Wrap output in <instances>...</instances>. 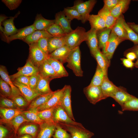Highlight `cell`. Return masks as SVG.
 Listing matches in <instances>:
<instances>
[{
    "instance_id": "6f0895ef",
    "label": "cell",
    "mask_w": 138,
    "mask_h": 138,
    "mask_svg": "<svg viewBox=\"0 0 138 138\" xmlns=\"http://www.w3.org/2000/svg\"><path fill=\"white\" fill-rule=\"evenodd\" d=\"M126 57L127 59L131 61H133L137 58L135 53L132 52H130L128 53L126 55Z\"/></svg>"
},
{
    "instance_id": "d6986e66",
    "label": "cell",
    "mask_w": 138,
    "mask_h": 138,
    "mask_svg": "<svg viewBox=\"0 0 138 138\" xmlns=\"http://www.w3.org/2000/svg\"><path fill=\"white\" fill-rule=\"evenodd\" d=\"M134 97L128 93L124 89L118 87L117 89L111 97L122 107Z\"/></svg>"
},
{
    "instance_id": "d4e9b609",
    "label": "cell",
    "mask_w": 138,
    "mask_h": 138,
    "mask_svg": "<svg viewBox=\"0 0 138 138\" xmlns=\"http://www.w3.org/2000/svg\"><path fill=\"white\" fill-rule=\"evenodd\" d=\"M47 60L55 71L58 78L67 77L68 74L63 64L57 60L49 57Z\"/></svg>"
},
{
    "instance_id": "e575fe53",
    "label": "cell",
    "mask_w": 138,
    "mask_h": 138,
    "mask_svg": "<svg viewBox=\"0 0 138 138\" xmlns=\"http://www.w3.org/2000/svg\"><path fill=\"white\" fill-rule=\"evenodd\" d=\"M38 128L34 124H28L20 127L17 133L20 135L28 134L31 135L34 138H36L38 134Z\"/></svg>"
},
{
    "instance_id": "7a4b0ae2",
    "label": "cell",
    "mask_w": 138,
    "mask_h": 138,
    "mask_svg": "<svg viewBox=\"0 0 138 138\" xmlns=\"http://www.w3.org/2000/svg\"><path fill=\"white\" fill-rule=\"evenodd\" d=\"M80 61V52L79 47H78L71 52L67 61L66 66L72 70L76 76L80 77L83 76Z\"/></svg>"
},
{
    "instance_id": "7dc6e473",
    "label": "cell",
    "mask_w": 138,
    "mask_h": 138,
    "mask_svg": "<svg viewBox=\"0 0 138 138\" xmlns=\"http://www.w3.org/2000/svg\"><path fill=\"white\" fill-rule=\"evenodd\" d=\"M54 138H71L70 134L57 124L56 129L53 135Z\"/></svg>"
},
{
    "instance_id": "9a60e30c",
    "label": "cell",
    "mask_w": 138,
    "mask_h": 138,
    "mask_svg": "<svg viewBox=\"0 0 138 138\" xmlns=\"http://www.w3.org/2000/svg\"><path fill=\"white\" fill-rule=\"evenodd\" d=\"M57 123L44 122L40 125V130L36 138H51L56 129Z\"/></svg>"
},
{
    "instance_id": "be15d7a7",
    "label": "cell",
    "mask_w": 138,
    "mask_h": 138,
    "mask_svg": "<svg viewBox=\"0 0 138 138\" xmlns=\"http://www.w3.org/2000/svg\"><path fill=\"white\" fill-rule=\"evenodd\" d=\"M134 66L138 68V59H137L135 63H134Z\"/></svg>"
},
{
    "instance_id": "836d02e7",
    "label": "cell",
    "mask_w": 138,
    "mask_h": 138,
    "mask_svg": "<svg viewBox=\"0 0 138 138\" xmlns=\"http://www.w3.org/2000/svg\"><path fill=\"white\" fill-rule=\"evenodd\" d=\"M65 45V42L64 37H53L49 38L48 40V50L49 54Z\"/></svg>"
},
{
    "instance_id": "f5cc1de1",
    "label": "cell",
    "mask_w": 138,
    "mask_h": 138,
    "mask_svg": "<svg viewBox=\"0 0 138 138\" xmlns=\"http://www.w3.org/2000/svg\"><path fill=\"white\" fill-rule=\"evenodd\" d=\"M39 77V73L30 77L29 87L31 89L35 90L37 84Z\"/></svg>"
},
{
    "instance_id": "44dd1931",
    "label": "cell",
    "mask_w": 138,
    "mask_h": 138,
    "mask_svg": "<svg viewBox=\"0 0 138 138\" xmlns=\"http://www.w3.org/2000/svg\"><path fill=\"white\" fill-rule=\"evenodd\" d=\"M22 110L19 109H11L0 107L1 117L4 122L9 123L17 116L22 114Z\"/></svg>"
},
{
    "instance_id": "f1b7e54d",
    "label": "cell",
    "mask_w": 138,
    "mask_h": 138,
    "mask_svg": "<svg viewBox=\"0 0 138 138\" xmlns=\"http://www.w3.org/2000/svg\"><path fill=\"white\" fill-rule=\"evenodd\" d=\"M124 20V17L122 14L117 19L111 31L119 37L126 40H128V38L126 31L123 25Z\"/></svg>"
},
{
    "instance_id": "cb8c5ba5",
    "label": "cell",
    "mask_w": 138,
    "mask_h": 138,
    "mask_svg": "<svg viewBox=\"0 0 138 138\" xmlns=\"http://www.w3.org/2000/svg\"><path fill=\"white\" fill-rule=\"evenodd\" d=\"M98 14L104 20L107 28L111 29L112 30L117 19L112 16L110 11L104 6L98 12Z\"/></svg>"
},
{
    "instance_id": "9f6ffc18",
    "label": "cell",
    "mask_w": 138,
    "mask_h": 138,
    "mask_svg": "<svg viewBox=\"0 0 138 138\" xmlns=\"http://www.w3.org/2000/svg\"><path fill=\"white\" fill-rule=\"evenodd\" d=\"M8 133L9 131L7 128L1 125L0 126V138H5Z\"/></svg>"
},
{
    "instance_id": "8992f818",
    "label": "cell",
    "mask_w": 138,
    "mask_h": 138,
    "mask_svg": "<svg viewBox=\"0 0 138 138\" xmlns=\"http://www.w3.org/2000/svg\"><path fill=\"white\" fill-rule=\"evenodd\" d=\"M124 40L125 39L118 37L111 31L108 41L102 48V52L110 60L118 45Z\"/></svg>"
},
{
    "instance_id": "f907efd6",
    "label": "cell",
    "mask_w": 138,
    "mask_h": 138,
    "mask_svg": "<svg viewBox=\"0 0 138 138\" xmlns=\"http://www.w3.org/2000/svg\"><path fill=\"white\" fill-rule=\"evenodd\" d=\"M2 1L10 10L16 9L22 2L21 0H2Z\"/></svg>"
},
{
    "instance_id": "816d5d0a",
    "label": "cell",
    "mask_w": 138,
    "mask_h": 138,
    "mask_svg": "<svg viewBox=\"0 0 138 138\" xmlns=\"http://www.w3.org/2000/svg\"><path fill=\"white\" fill-rule=\"evenodd\" d=\"M29 78L30 77L21 75L16 78L12 82H14L25 85L29 87Z\"/></svg>"
},
{
    "instance_id": "ee69618b",
    "label": "cell",
    "mask_w": 138,
    "mask_h": 138,
    "mask_svg": "<svg viewBox=\"0 0 138 138\" xmlns=\"http://www.w3.org/2000/svg\"><path fill=\"white\" fill-rule=\"evenodd\" d=\"M121 107L122 111H138V98L135 96Z\"/></svg>"
},
{
    "instance_id": "3957f363",
    "label": "cell",
    "mask_w": 138,
    "mask_h": 138,
    "mask_svg": "<svg viewBox=\"0 0 138 138\" xmlns=\"http://www.w3.org/2000/svg\"><path fill=\"white\" fill-rule=\"evenodd\" d=\"M57 124L69 132L71 138H91L94 135L93 132L85 128L62 123L59 122Z\"/></svg>"
},
{
    "instance_id": "52a82bcc",
    "label": "cell",
    "mask_w": 138,
    "mask_h": 138,
    "mask_svg": "<svg viewBox=\"0 0 138 138\" xmlns=\"http://www.w3.org/2000/svg\"><path fill=\"white\" fill-rule=\"evenodd\" d=\"M83 91L88 100L93 104H95L100 101L106 99L100 86L88 85L84 88Z\"/></svg>"
},
{
    "instance_id": "5b68a950",
    "label": "cell",
    "mask_w": 138,
    "mask_h": 138,
    "mask_svg": "<svg viewBox=\"0 0 138 138\" xmlns=\"http://www.w3.org/2000/svg\"><path fill=\"white\" fill-rule=\"evenodd\" d=\"M96 2V1L95 0H89L85 2L77 1L71 7L77 11L82 17V23H84L88 20L89 13Z\"/></svg>"
},
{
    "instance_id": "94428289",
    "label": "cell",
    "mask_w": 138,
    "mask_h": 138,
    "mask_svg": "<svg viewBox=\"0 0 138 138\" xmlns=\"http://www.w3.org/2000/svg\"><path fill=\"white\" fill-rule=\"evenodd\" d=\"M130 52H133L136 54L137 57H138V45H135L129 50Z\"/></svg>"
},
{
    "instance_id": "ac0fdd59",
    "label": "cell",
    "mask_w": 138,
    "mask_h": 138,
    "mask_svg": "<svg viewBox=\"0 0 138 138\" xmlns=\"http://www.w3.org/2000/svg\"><path fill=\"white\" fill-rule=\"evenodd\" d=\"M13 82L14 85L18 88L22 96L29 103L33 99L40 95L35 90L31 89L27 86Z\"/></svg>"
},
{
    "instance_id": "5bb4252c",
    "label": "cell",
    "mask_w": 138,
    "mask_h": 138,
    "mask_svg": "<svg viewBox=\"0 0 138 138\" xmlns=\"http://www.w3.org/2000/svg\"><path fill=\"white\" fill-rule=\"evenodd\" d=\"M72 50L66 46L65 45L50 53L49 57L58 60L63 64L67 62L68 57Z\"/></svg>"
},
{
    "instance_id": "ab89813d",
    "label": "cell",
    "mask_w": 138,
    "mask_h": 138,
    "mask_svg": "<svg viewBox=\"0 0 138 138\" xmlns=\"http://www.w3.org/2000/svg\"><path fill=\"white\" fill-rule=\"evenodd\" d=\"M45 30L54 37H64L67 34L59 26L55 23L50 26Z\"/></svg>"
},
{
    "instance_id": "277c9868",
    "label": "cell",
    "mask_w": 138,
    "mask_h": 138,
    "mask_svg": "<svg viewBox=\"0 0 138 138\" xmlns=\"http://www.w3.org/2000/svg\"><path fill=\"white\" fill-rule=\"evenodd\" d=\"M29 45V55L28 58L31 63L38 68L49 57L39 47L37 42Z\"/></svg>"
},
{
    "instance_id": "680465c9",
    "label": "cell",
    "mask_w": 138,
    "mask_h": 138,
    "mask_svg": "<svg viewBox=\"0 0 138 138\" xmlns=\"http://www.w3.org/2000/svg\"><path fill=\"white\" fill-rule=\"evenodd\" d=\"M128 25L134 31L138 34V25L133 22H130L127 23Z\"/></svg>"
},
{
    "instance_id": "60d3db41",
    "label": "cell",
    "mask_w": 138,
    "mask_h": 138,
    "mask_svg": "<svg viewBox=\"0 0 138 138\" xmlns=\"http://www.w3.org/2000/svg\"><path fill=\"white\" fill-rule=\"evenodd\" d=\"M29 122L22 115L20 114L15 117L9 123L13 126L15 133L16 134L17 133L18 130L22 123Z\"/></svg>"
},
{
    "instance_id": "7c38bea8",
    "label": "cell",
    "mask_w": 138,
    "mask_h": 138,
    "mask_svg": "<svg viewBox=\"0 0 138 138\" xmlns=\"http://www.w3.org/2000/svg\"><path fill=\"white\" fill-rule=\"evenodd\" d=\"M36 30L33 24L19 30L16 34L9 37H4L3 40L7 42L16 39L23 40L28 36Z\"/></svg>"
},
{
    "instance_id": "db71d44e",
    "label": "cell",
    "mask_w": 138,
    "mask_h": 138,
    "mask_svg": "<svg viewBox=\"0 0 138 138\" xmlns=\"http://www.w3.org/2000/svg\"><path fill=\"white\" fill-rule=\"evenodd\" d=\"M120 0H105L104 6L111 11L120 2Z\"/></svg>"
},
{
    "instance_id": "f35d334b",
    "label": "cell",
    "mask_w": 138,
    "mask_h": 138,
    "mask_svg": "<svg viewBox=\"0 0 138 138\" xmlns=\"http://www.w3.org/2000/svg\"><path fill=\"white\" fill-rule=\"evenodd\" d=\"M105 76L103 71L97 64L95 74L90 84V86H100Z\"/></svg>"
},
{
    "instance_id": "d590c367",
    "label": "cell",
    "mask_w": 138,
    "mask_h": 138,
    "mask_svg": "<svg viewBox=\"0 0 138 138\" xmlns=\"http://www.w3.org/2000/svg\"><path fill=\"white\" fill-rule=\"evenodd\" d=\"M37 111L36 109L28 110L26 111L22 110V114L27 120L39 125L44 122L41 120L38 116Z\"/></svg>"
},
{
    "instance_id": "b9f144b4",
    "label": "cell",
    "mask_w": 138,
    "mask_h": 138,
    "mask_svg": "<svg viewBox=\"0 0 138 138\" xmlns=\"http://www.w3.org/2000/svg\"><path fill=\"white\" fill-rule=\"evenodd\" d=\"M123 25L126 32L128 40L132 41L135 45H138V34L130 27L125 20Z\"/></svg>"
},
{
    "instance_id": "e7e4bbea",
    "label": "cell",
    "mask_w": 138,
    "mask_h": 138,
    "mask_svg": "<svg viewBox=\"0 0 138 138\" xmlns=\"http://www.w3.org/2000/svg\"></svg>"
},
{
    "instance_id": "ffe728a7",
    "label": "cell",
    "mask_w": 138,
    "mask_h": 138,
    "mask_svg": "<svg viewBox=\"0 0 138 138\" xmlns=\"http://www.w3.org/2000/svg\"><path fill=\"white\" fill-rule=\"evenodd\" d=\"M52 79L39 74V79L35 90L40 95L48 94L52 92L53 91L49 86L50 82Z\"/></svg>"
},
{
    "instance_id": "83f0119b",
    "label": "cell",
    "mask_w": 138,
    "mask_h": 138,
    "mask_svg": "<svg viewBox=\"0 0 138 138\" xmlns=\"http://www.w3.org/2000/svg\"><path fill=\"white\" fill-rule=\"evenodd\" d=\"M55 23V20H49L44 18L41 14H38L33 24L36 30H45Z\"/></svg>"
},
{
    "instance_id": "6125c7cd",
    "label": "cell",
    "mask_w": 138,
    "mask_h": 138,
    "mask_svg": "<svg viewBox=\"0 0 138 138\" xmlns=\"http://www.w3.org/2000/svg\"><path fill=\"white\" fill-rule=\"evenodd\" d=\"M18 138H34L31 135L28 134H25L21 135Z\"/></svg>"
},
{
    "instance_id": "484cf974",
    "label": "cell",
    "mask_w": 138,
    "mask_h": 138,
    "mask_svg": "<svg viewBox=\"0 0 138 138\" xmlns=\"http://www.w3.org/2000/svg\"><path fill=\"white\" fill-rule=\"evenodd\" d=\"M38 69L39 73L43 76L52 79L58 78L54 69L47 59L40 65Z\"/></svg>"
},
{
    "instance_id": "9c48e42d",
    "label": "cell",
    "mask_w": 138,
    "mask_h": 138,
    "mask_svg": "<svg viewBox=\"0 0 138 138\" xmlns=\"http://www.w3.org/2000/svg\"><path fill=\"white\" fill-rule=\"evenodd\" d=\"M65 88V85L62 89L55 91L52 96L45 103L36 109L37 111H40L55 108L60 105Z\"/></svg>"
},
{
    "instance_id": "8d00e7d4",
    "label": "cell",
    "mask_w": 138,
    "mask_h": 138,
    "mask_svg": "<svg viewBox=\"0 0 138 138\" xmlns=\"http://www.w3.org/2000/svg\"><path fill=\"white\" fill-rule=\"evenodd\" d=\"M111 31V29L107 28L97 31V36L99 49L102 48L108 41Z\"/></svg>"
},
{
    "instance_id": "4dcf8cb0",
    "label": "cell",
    "mask_w": 138,
    "mask_h": 138,
    "mask_svg": "<svg viewBox=\"0 0 138 138\" xmlns=\"http://www.w3.org/2000/svg\"><path fill=\"white\" fill-rule=\"evenodd\" d=\"M55 91L46 94L40 95L33 99L29 103L28 110L36 109L45 103L52 96Z\"/></svg>"
},
{
    "instance_id": "74e56055",
    "label": "cell",
    "mask_w": 138,
    "mask_h": 138,
    "mask_svg": "<svg viewBox=\"0 0 138 138\" xmlns=\"http://www.w3.org/2000/svg\"><path fill=\"white\" fill-rule=\"evenodd\" d=\"M55 108L37 111V114L40 119L44 122L56 124L53 117V112Z\"/></svg>"
},
{
    "instance_id": "4fadbf2b",
    "label": "cell",
    "mask_w": 138,
    "mask_h": 138,
    "mask_svg": "<svg viewBox=\"0 0 138 138\" xmlns=\"http://www.w3.org/2000/svg\"><path fill=\"white\" fill-rule=\"evenodd\" d=\"M0 75L1 78L6 82L11 88L12 94L10 99H12L18 96L22 95L18 88L14 85L12 81L6 67L3 65H0Z\"/></svg>"
},
{
    "instance_id": "8fae6325",
    "label": "cell",
    "mask_w": 138,
    "mask_h": 138,
    "mask_svg": "<svg viewBox=\"0 0 138 138\" xmlns=\"http://www.w3.org/2000/svg\"><path fill=\"white\" fill-rule=\"evenodd\" d=\"M17 70L18 71L17 73L9 75L12 81L16 78L20 76L30 77L39 73L38 68L34 65L28 59L25 65L23 66L18 68Z\"/></svg>"
},
{
    "instance_id": "bcb514c9",
    "label": "cell",
    "mask_w": 138,
    "mask_h": 138,
    "mask_svg": "<svg viewBox=\"0 0 138 138\" xmlns=\"http://www.w3.org/2000/svg\"><path fill=\"white\" fill-rule=\"evenodd\" d=\"M1 96L0 107L11 109H18L12 99L6 97L1 95Z\"/></svg>"
},
{
    "instance_id": "7bdbcfd3",
    "label": "cell",
    "mask_w": 138,
    "mask_h": 138,
    "mask_svg": "<svg viewBox=\"0 0 138 138\" xmlns=\"http://www.w3.org/2000/svg\"><path fill=\"white\" fill-rule=\"evenodd\" d=\"M63 12L67 18L70 20L74 19L82 20V17L77 11L71 7L64 8Z\"/></svg>"
},
{
    "instance_id": "603a6c76",
    "label": "cell",
    "mask_w": 138,
    "mask_h": 138,
    "mask_svg": "<svg viewBox=\"0 0 138 138\" xmlns=\"http://www.w3.org/2000/svg\"><path fill=\"white\" fill-rule=\"evenodd\" d=\"M53 37L45 30H36L28 36L23 41L29 45L37 42L41 38H49Z\"/></svg>"
},
{
    "instance_id": "681fc988",
    "label": "cell",
    "mask_w": 138,
    "mask_h": 138,
    "mask_svg": "<svg viewBox=\"0 0 138 138\" xmlns=\"http://www.w3.org/2000/svg\"><path fill=\"white\" fill-rule=\"evenodd\" d=\"M49 39L46 38H42L40 39L37 42L39 48L48 56L49 55V54L48 50Z\"/></svg>"
},
{
    "instance_id": "6da1fadb",
    "label": "cell",
    "mask_w": 138,
    "mask_h": 138,
    "mask_svg": "<svg viewBox=\"0 0 138 138\" xmlns=\"http://www.w3.org/2000/svg\"><path fill=\"white\" fill-rule=\"evenodd\" d=\"M65 45L73 50L78 47L83 41H87V35L83 27H78L64 37Z\"/></svg>"
},
{
    "instance_id": "7402d4cb",
    "label": "cell",
    "mask_w": 138,
    "mask_h": 138,
    "mask_svg": "<svg viewBox=\"0 0 138 138\" xmlns=\"http://www.w3.org/2000/svg\"><path fill=\"white\" fill-rule=\"evenodd\" d=\"M100 87L106 98L109 97H111L118 87L110 81L107 76H105Z\"/></svg>"
},
{
    "instance_id": "91938a15",
    "label": "cell",
    "mask_w": 138,
    "mask_h": 138,
    "mask_svg": "<svg viewBox=\"0 0 138 138\" xmlns=\"http://www.w3.org/2000/svg\"><path fill=\"white\" fill-rule=\"evenodd\" d=\"M8 18L5 16L1 15L0 16V29L1 32L3 33L4 32V28L2 27V24L3 21L6 19Z\"/></svg>"
},
{
    "instance_id": "4316f807",
    "label": "cell",
    "mask_w": 138,
    "mask_h": 138,
    "mask_svg": "<svg viewBox=\"0 0 138 138\" xmlns=\"http://www.w3.org/2000/svg\"><path fill=\"white\" fill-rule=\"evenodd\" d=\"M17 14L14 17H10L9 19H6L2 23L4 26V32L3 33L4 37H9L16 33L19 31L15 27L14 20L18 14Z\"/></svg>"
},
{
    "instance_id": "2e32d148",
    "label": "cell",
    "mask_w": 138,
    "mask_h": 138,
    "mask_svg": "<svg viewBox=\"0 0 138 138\" xmlns=\"http://www.w3.org/2000/svg\"><path fill=\"white\" fill-rule=\"evenodd\" d=\"M55 17V23L59 26L66 34L73 30L71 26V20L67 18L63 11L56 13Z\"/></svg>"
},
{
    "instance_id": "f546056e",
    "label": "cell",
    "mask_w": 138,
    "mask_h": 138,
    "mask_svg": "<svg viewBox=\"0 0 138 138\" xmlns=\"http://www.w3.org/2000/svg\"><path fill=\"white\" fill-rule=\"evenodd\" d=\"M98 64L101 68L105 76H107V71L110 64V61L106 56L101 52L99 49L93 55Z\"/></svg>"
},
{
    "instance_id": "d6a6232c",
    "label": "cell",
    "mask_w": 138,
    "mask_h": 138,
    "mask_svg": "<svg viewBox=\"0 0 138 138\" xmlns=\"http://www.w3.org/2000/svg\"><path fill=\"white\" fill-rule=\"evenodd\" d=\"M130 2V0H120L110 11L112 15L118 19L128 9Z\"/></svg>"
},
{
    "instance_id": "ba28073f",
    "label": "cell",
    "mask_w": 138,
    "mask_h": 138,
    "mask_svg": "<svg viewBox=\"0 0 138 138\" xmlns=\"http://www.w3.org/2000/svg\"><path fill=\"white\" fill-rule=\"evenodd\" d=\"M53 117L55 122L76 125L84 128L80 123L75 122L72 119L60 106L55 107L53 112Z\"/></svg>"
},
{
    "instance_id": "1f68e13d",
    "label": "cell",
    "mask_w": 138,
    "mask_h": 138,
    "mask_svg": "<svg viewBox=\"0 0 138 138\" xmlns=\"http://www.w3.org/2000/svg\"><path fill=\"white\" fill-rule=\"evenodd\" d=\"M91 28L95 29L97 31L102 30L106 28L105 22L98 15H90L88 19Z\"/></svg>"
},
{
    "instance_id": "e0dca14e",
    "label": "cell",
    "mask_w": 138,
    "mask_h": 138,
    "mask_svg": "<svg viewBox=\"0 0 138 138\" xmlns=\"http://www.w3.org/2000/svg\"><path fill=\"white\" fill-rule=\"evenodd\" d=\"M87 41L90 52L93 55L99 49L97 36V31L95 29L91 28L87 32Z\"/></svg>"
},
{
    "instance_id": "c3c4849f",
    "label": "cell",
    "mask_w": 138,
    "mask_h": 138,
    "mask_svg": "<svg viewBox=\"0 0 138 138\" xmlns=\"http://www.w3.org/2000/svg\"><path fill=\"white\" fill-rule=\"evenodd\" d=\"M12 100L18 109H20L26 107L29 103L22 95H19L15 97Z\"/></svg>"
},
{
    "instance_id": "11a10c76",
    "label": "cell",
    "mask_w": 138,
    "mask_h": 138,
    "mask_svg": "<svg viewBox=\"0 0 138 138\" xmlns=\"http://www.w3.org/2000/svg\"><path fill=\"white\" fill-rule=\"evenodd\" d=\"M121 60L122 61L123 65L126 67L132 68L134 66V63L132 61L125 58H122Z\"/></svg>"
},
{
    "instance_id": "f6af8a7d",
    "label": "cell",
    "mask_w": 138,
    "mask_h": 138,
    "mask_svg": "<svg viewBox=\"0 0 138 138\" xmlns=\"http://www.w3.org/2000/svg\"><path fill=\"white\" fill-rule=\"evenodd\" d=\"M1 95L9 98L12 94V90L10 86L1 78H0Z\"/></svg>"
},
{
    "instance_id": "30bf717a",
    "label": "cell",
    "mask_w": 138,
    "mask_h": 138,
    "mask_svg": "<svg viewBox=\"0 0 138 138\" xmlns=\"http://www.w3.org/2000/svg\"><path fill=\"white\" fill-rule=\"evenodd\" d=\"M60 106L69 116L73 120H75L73 114L71 106V87L70 85H65Z\"/></svg>"
}]
</instances>
